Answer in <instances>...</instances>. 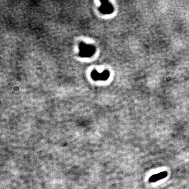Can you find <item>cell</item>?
I'll return each mask as SVG.
<instances>
[{
    "instance_id": "277c9868",
    "label": "cell",
    "mask_w": 189,
    "mask_h": 189,
    "mask_svg": "<svg viewBox=\"0 0 189 189\" xmlns=\"http://www.w3.org/2000/svg\"><path fill=\"white\" fill-rule=\"evenodd\" d=\"M167 176V172L165 171H163L162 172L158 173V174L153 175L150 177L149 179V181L150 182H156L160 180H161L162 179L165 178Z\"/></svg>"
},
{
    "instance_id": "6da1fadb",
    "label": "cell",
    "mask_w": 189,
    "mask_h": 189,
    "mask_svg": "<svg viewBox=\"0 0 189 189\" xmlns=\"http://www.w3.org/2000/svg\"><path fill=\"white\" fill-rule=\"evenodd\" d=\"M80 55L84 57H89L94 54V50L92 46H89L85 44H82L80 46Z\"/></svg>"
},
{
    "instance_id": "7a4b0ae2",
    "label": "cell",
    "mask_w": 189,
    "mask_h": 189,
    "mask_svg": "<svg viewBox=\"0 0 189 189\" xmlns=\"http://www.w3.org/2000/svg\"><path fill=\"white\" fill-rule=\"evenodd\" d=\"M100 12L104 14H110L113 11V6L107 2H102L100 8Z\"/></svg>"
},
{
    "instance_id": "3957f363",
    "label": "cell",
    "mask_w": 189,
    "mask_h": 189,
    "mask_svg": "<svg viewBox=\"0 0 189 189\" xmlns=\"http://www.w3.org/2000/svg\"><path fill=\"white\" fill-rule=\"evenodd\" d=\"M91 76L94 80H105L108 78V77L109 76V73L107 71H104V72L101 74H99V72H93Z\"/></svg>"
}]
</instances>
